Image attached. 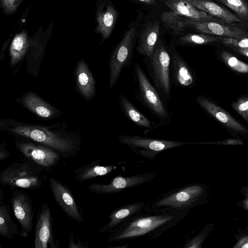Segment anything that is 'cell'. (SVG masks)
I'll list each match as a JSON object with an SVG mask.
<instances>
[{"mask_svg":"<svg viewBox=\"0 0 248 248\" xmlns=\"http://www.w3.org/2000/svg\"><path fill=\"white\" fill-rule=\"evenodd\" d=\"M187 211L172 210L153 211L146 209L124 223L108 232V242H120L147 237L149 240L176 225Z\"/></svg>","mask_w":248,"mask_h":248,"instance_id":"cell-1","label":"cell"},{"mask_svg":"<svg viewBox=\"0 0 248 248\" xmlns=\"http://www.w3.org/2000/svg\"><path fill=\"white\" fill-rule=\"evenodd\" d=\"M53 126H45L11 119L0 121V129L2 131L46 146L64 157L76 155L80 148V137L63 130L54 129Z\"/></svg>","mask_w":248,"mask_h":248,"instance_id":"cell-2","label":"cell"},{"mask_svg":"<svg viewBox=\"0 0 248 248\" xmlns=\"http://www.w3.org/2000/svg\"><path fill=\"white\" fill-rule=\"evenodd\" d=\"M132 77L136 99L158 120L162 126L169 125L171 121L172 112L137 62L134 64Z\"/></svg>","mask_w":248,"mask_h":248,"instance_id":"cell-3","label":"cell"},{"mask_svg":"<svg viewBox=\"0 0 248 248\" xmlns=\"http://www.w3.org/2000/svg\"><path fill=\"white\" fill-rule=\"evenodd\" d=\"M143 62L151 81L162 99L168 104L172 95L170 53L159 41L152 55L144 58Z\"/></svg>","mask_w":248,"mask_h":248,"instance_id":"cell-4","label":"cell"},{"mask_svg":"<svg viewBox=\"0 0 248 248\" xmlns=\"http://www.w3.org/2000/svg\"><path fill=\"white\" fill-rule=\"evenodd\" d=\"M41 167L34 163L13 162L0 172V183L11 188L36 189L44 181Z\"/></svg>","mask_w":248,"mask_h":248,"instance_id":"cell-5","label":"cell"},{"mask_svg":"<svg viewBox=\"0 0 248 248\" xmlns=\"http://www.w3.org/2000/svg\"><path fill=\"white\" fill-rule=\"evenodd\" d=\"M201 188L197 185H184L164 193L147 204L146 209L153 211H187L192 206Z\"/></svg>","mask_w":248,"mask_h":248,"instance_id":"cell-6","label":"cell"},{"mask_svg":"<svg viewBox=\"0 0 248 248\" xmlns=\"http://www.w3.org/2000/svg\"><path fill=\"white\" fill-rule=\"evenodd\" d=\"M136 32V30L134 27L127 30L110 55L108 62L110 90L117 84L123 70L130 67L135 46Z\"/></svg>","mask_w":248,"mask_h":248,"instance_id":"cell-7","label":"cell"},{"mask_svg":"<svg viewBox=\"0 0 248 248\" xmlns=\"http://www.w3.org/2000/svg\"><path fill=\"white\" fill-rule=\"evenodd\" d=\"M187 28L202 33L227 37L240 38L246 33L244 30L233 24L214 20H197L180 16L178 25L179 34H184Z\"/></svg>","mask_w":248,"mask_h":248,"instance_id":"cell-8","label":"cell"},{"mask_svg":"<svg viewBox=\"0 0 248 248\" xmlns=\"http://www.w3.org/2000/svg\"><path fill=\"white\" fill-rule=\"evenodd\" d=\"M119 141L128 147L132 151L149 159H153L159 153L191 142L172 141L140 136L119 135Z\"/></svg>","mask_w":248,"mask_h":248,"instance_id":"cell-9","label":"cell"},{"mask_svg":"<svg viewBox=\"0 0 248 248\" xmlns=\"http://www.w3.org/2000/svg\"><path fill=\"white\" fill-rule=\"evenodd\" d=\"M15 144L24 156L42 168L53 167L61 159V156L55 150L32 140H16Z\"/></svg>","mask_w":248,"mask_h":248,"instance_id":"cell-10","label":"cell"},{"mask_svg":"<svg viewBox=\"0 0 248 248\" xmlns=\"http://www.w3.org/2000/svg\"><path fill=\"white\" fill-rule=\"evenodd\" d=\"M10 201L14 215L20 225L19 235L28 237L33 228L34 210L30 196L21 190L14 191Z\"/></svg>","mask_w":248,"mask_h":248,"instance_id":"cell-11","label":"cell"},{"mask_svg":"<svg viewBox=\"0 0 248 248\" xmlns=\"http://www.w3.org/2000/svg\"><path fill=\"white\" fill-rule=\"evenodd\" d=\"M34 248H58L60 243L54 234L50 209L41 205L37 214L34 241Z\"/></svg>","mask_w":248,"mask_h":248,"instance_id":"cell-12","label":"cell"},{"mask_svg":"<svg viewBox=\"0 0 248 248\" xmlns=\"http://www.w3.org/2000/svg\"><path fill=\"white\" fill-rule=\"evenodd\" d=\"M156 176L155 173L150 172L138 174L128 177L117 176L108 184H93L88 186V190L98 194H110L148 183Z\"/></svg>","mask_w":248,"mask_h":248,"instance_id":"cell-13","label":"cell"},{"mask_svg":"<svg viewBox=\"0 0 248 248\" xmlns=\"http://www.w3.org/2000/svg\"><path fill=\"white\" fill-rule=\"evenodd\" d=\"M49 184L53 198L62 210L73 220L82 223V212L69 188L52 177L49 178Z\"/></svg>","mask_w":248,"mask_h":248,"instance_id":"cell-14","label":"cell"},{"mask_svg":"<svg viewBox=\"0 0 248 248\" xmlns=\"http://www.w3.org/2000/svg\"><path fill=\"white\" fill-rule=\"evenodd\" d=\"M170 55L171 82L178 87L192 88L195 85V76L191 67L175 49Z\"/></svg>","mask_w":248,"mask_h":248,"instance_id":"cell-15","label":"cell"},{"mask_svg":"<svg viewBox=\"0 0 248 248\" xmlns=\"http://www.w3.org/2000/svg\"><path fill=\"white\" fill-rule=\"evenodd\" d=\"M147 204L137 202L122 205L114 209L108 216L109 221L99 230L100 233L111 231L124 223L137 214L144 211Z\"/></svg>","mask_w":248,"mask_h":248,"instance_id":"cell-16","label":"cell"},{"mask_svg":"<svg viewBox=\"0 0 248 248\" xmlns=\"http://www.w3.org/2000/svg\"><path fill=\"white\" fill-rule=\"evenodd\" d=\"M18 100L22 105L40 118L51 119L59 114L55 107L31 91H28Z\"/></svg>","mask_w":248,"mask_h":248,"instance_id":"cell-17","label":"cell"},{"mask_svg":"<svg viewBox=\"0 0 248 248\" xmlns=\"http://www.w3.org/2000/svg\"><path fill=\"white\" fill-rule=\"evenodd\" d=\"M118 103L124 116L136 126L144 128L145 133L162 126L159 123L153 122L141 113L124 94L119 95Z\"/></svg>","mask_w":248,"mask_h":248,"instance_id":"cell-18","label":"cell"},{"mask_svg":"<svg viewBox=\"0 0 248 248\" xmlns=\"http://www.w3.org/2000/svg\"><path fill=\"white\" fill-rule=\"evenodd\" d=\"M159 28L158 21L150 22L145 25L140 33L136 51L144 58L150 57L153 54L158 42Z\"/></svg>","mask_w":248,"mask_h":248,"instance_id":"cell-19","label":"cell"},{"mask_svg":"<svg viewBox=\"0 0 248 248\" xmlns=\"http://www.w3.org/2000/svg\"><path fill=\"white\" fill-rule=\"evenodd\" d=\"M196 102L206 111L216 118L226 126L239 132H245L246 129L225 110L202 96H198Z\"/></svg>","mask_w":248,"mask_h":248,"instance_id":"cell-20","label":"cell"},{"mask_svg":"<svg viewBox=\"0 0 248 248\" xmlns=\"http://www.w3.org/2000/svg\"><path fill=\"white\" fill-rule=\"evenodd\" d=\"M76 76L79 93L86 100H91L95 94V81L87 64L83 59L78 63Z\"/></svg>","mask_w":248,"mask_h":248,"instance_id":"cell-21","label":"cell"},{"mask_svg":"<svg viewBox=\"0 0 248 248\" xmlns=\"http://www.w3.org/2000/svg\"><path fill=\"white\" fill-rule=\"evenodd\" d=\"M218 20L229 24L240 22L241 18L211 0H184Z\"/></svg>","mask_w":248,"mask_h":248,"instance_id":"cell-22","label":"cell"},{"mask_svg":"<svg viewBox=\"0 0 248 248\" xmlns=\"http://www.w3.org/2000/svg\"><path fill=\"white\" fill-rule=\"evenodd\" d=\"M164 1L170 11L186 18L197 20L220 21L185 0H164Z\"/></svg>","mask_w":248,"mask_h":248,"instance_id":"cell-23","label":"cell"},{"mask_svg":"<svg viewBox=\"0 0 248 248\" xmlns=\"http://www.w3.org/2000/svg\"><path fill=\"white\" fill-rule=\"evenodd\" d=\"M101 161V159H98L76 169L74 170L76 180L82 183L98 176L108 174L116 168L114 165L100 166Z\"/></svg>","mask_w":248,"mask_h":248,"instance_id":"cell-24","label":"cell"},{"mask_svg":"<svg viewBox=\"0 0 248 248\" xmlns=\"http://www.w3.org/2000/svg\"><path fill=\"white\" fill-rule=\"evenodd\" d=\"M117 12L111 5H108L103 11L99 12L96 16L98 25L96 31L101 34L103 39H107L114 27Z\"/></svg>","mask_w":248,"mask_h":248,"instance_id":"cell-25","label":"cell"},{"mask_svg":"<svg viewBox=\"0 0 248 248\" xmlns=\"http://www.w3.org/2000/svg\"><path fill=\"white\" fill-rule=\"evenodd\" d=\"M10 206L5 203L0 206V235L7 239H12L19 233L17 224L13 221Z\"/></svg>","mask_w":248,"mask_h":248,"instance_id":"cell-26","label":"cell"},{"mask_svg":"<svg viewBox=\"0 0 248 248\" xmlns=\"http://www.w3.org/2000/svg\"><path fill=\"white\" fill-rule=\"evenodd\" d=\"M29 47L27 33L22 32L14 37L10 47V62L12 67L16 65L23 57Z\"/></svg>","mask_w":248,"mask_h":248,"instance_id":"cell-27","label":"cell"},{"mask_svg":"<svg viewBox=\"0 0 248 248\" xmlns=\"http://www.w3.org/2000/svg\"><path fill=\"white\" fill-rule=\"evenodd\" d=\"M223 37L205 33H187L181 36L178 40V45H205L221 41Z\"/></svg>","mask_w":248,"mask_h":248,"instance_id":"cell-28","label":"cell"},{"mask_svg":"<svg viewBox=\"0 0 248 248\" xmlns=\"http://www.w3.org/2000/svg\"><path fill=\"white\" fill-rule=\"evenodd\" d=\"M221 57L232 70L241 73H248V64L243 62L231 53L223 51Z\"/></svg>","mask_w":248,"mask_h":248,"instance_id":"cell-29","label":"cell"},{"mask_svg":"<svg viewBox=\"0 0 248 248\" xmlns=\"http://www.w3.org/2000/svg\"><path fill=\"white\" fill-rule=\"evenodd\" d=\"M230 8L241 19L248 18V6L244 0H216Z\"/></svg>","mask_w":248,"mask_h":248,"instance_id":"cell-30","label":"cell"},{"mask_svg":"<svg viewBox=\"0 0 248 248\" xmlns=\"http://www.w3.org/2000/svg\"><path fill=\"white\" fill-rule=\"evenodd\" d=\"M221 41L231 48H248V38L223 37Z\"/></svg>","mask_w":248,"mask_h":248,"instance_id":"cell-31","label":"cell"},{"mask_svg":"<svg viewBox=\"0 0 248 248\" xmlns=\"http://www.w3.org/2000/svg\"><path fill=\"white\" fill-rule=\"evenodd\" d=\"M233 108L248 123V98L240 99L232 105Z\"/></svg>","mask_w":248,"mask_h":248,"instance_id":"cell-32","label":"cell"},{"mask_svg":"<svg viewBox=\"0 0 248 248\" xmlns=\"http://www.w3.org/2000/svg\"><path fill=\"white\" fill-rule=\"evenodd\" d=\"M21 1V0H1L4 11L7 14L15 12Z\"/></svg>","mask_w":248,"mask_h":248,"instance_id":"cell-33","label":"cell"},{"mask_svg":"<svg viewBox=\"0 0 248 248\" xmlns=\"http://www.w3.org/2000/svg\"><path fill=\"white\" fill-rule=\"evenodd\" d=\"M69 248H89L90 246L87 242L82 241L80 240L75 241L73 232H71L69 235L68 241Z\"/></svg>","mask_w":248,"mask_h":248,"instance_id":"cell-34","label":"cell"},{"mask_svg":"<svg viewBox=\"0 0 248 248\" xmlns=\"http://www.w3.org/2000/svg\"><path fill=\"white\" fill-rule=\"evenodd\" d=\"M6 144L5 142L0 144V160L2 161L10 156V153L6 148Z\"/></svg>","mask_w":248,"mask_h":248,"instance_id":"cell-35","label":"cell"},{"mask_svg":"<svg viewBox=\"0 0 248 248\" xmlns=\"http://www.w3.org/2000/svg\"><path fill=\"white\" fill-rule=\"evenodd\" d=\"M237 53L245 56L248 58V48H231Z\"/></svg>","mask_w":248,"mask_h":248,"instance_id":"cell-36","label":"cell"},{"mask_svg":"<svg viewBox=\"0 0 248 248\" xmlns=\"http://www.w3.org/2000/svg\"><path fill=\"white\" fill-rule=\"evenodd\" d=\"M138 0L143 2L145 3L148 4H150V5L155 4L156 3V1H157V0Z\"/></svg>","mask_w":248,"mask_h":248,"instance_id":"cell-37","label":"cell"},{"mask_svg":"<svg viewBox=\"0 0 248 248\" xmlns=\"http://www.w3.org/2000/svg\"><path fill=\"white\" fill-rule=\"evenodd\" d=\"M4 197V192L1 188H0V204H2V202Z\"/></svg>","mask_w":248,"mask_h":248,"instance_id":"cell-38","label":"cell"},{"mask_svg":"<svg viewBox=\"0 0 248 248\" xmlns=\"http://www.w3.org/2000/svg\"><path fill=\"white\" fill-rule=\"evenodd\" d=\"M242 247L244 248H248V243L246 244L245 245L243 246Z\"/></svg>","mask_w":248,"mask_h":248,"instance_id":"cell-39","label":"cell"}]
</instances>
